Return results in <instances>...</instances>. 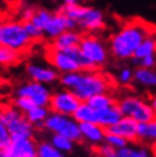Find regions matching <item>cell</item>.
<instances>
[{
  "label": "cell",
  "mask_w": 156,
  "mask_h": 157,
  "mask_svg": "<svg viewBox=\"0 0 156 157\" xmlns=\"http://www.w3.org/2000/svg\"><path fill=\"white\" fill-rule=\"evenodd\" d=\"M59 83L63 88L71 90L82 102H86L100 93L110 92L113 87L110 77L100 72L99 69L78 70L60 74Z\"/></svg>",
  "instance_id": "cell-1"
},
{
  "label": "cell",
  "mask_w": 156,
  "mask_h": 157,
  "mask_svg": "<svg viewBox=\"0 0 156 157\" xmlns=\"http://www.w3.org/2000/svg\"><path fill=\"white\" fill-rule=\"evenodd\" d=\"M152 35L149 28L142 21L127 22L109 38V51L113 58L120 61L133 59L135 52L138 46L147 36Z\"/></svg>",
  "instance_id": "cell-2"
},
{
  "label": "cell",
  "mask_w": 156,
  "mask_h": 157,
  "mask_svg": "<svg viewBox=\"0 0 156 157\" xmlns=\"http://www.w3.org/2000/svg\"><path fill=\"white\" fill-rule=\"evenodd\" d=\"M58 10L76 22L77 28L87 33L103 31L106 26L104 12L92 5H59Z\"/></svg>",
  "instance_id": "cell-3"
},
{
  "label": "cell",
  "mask_w": 156,
  "mask_h": 157,
  "mask_svg": "<svg viewBox=\"0 0 156 157\" xmlns=\"http://www.w3.org/2000/svg\"><path fill=\"white\" fill-rule=\"evenodd\" d=\"M46 58L50 65L60 74L78 72V70H91L78 48L69 50L50 49L46 54Z\"/></svg>",
  "instance_id": "cell-4"
},
{
  "label": "cell",
  "mask_w": 156,
  "mask_h": 157,
  "mask_svg": "<svg viewBox=\"0 0 156 157\" xmlns=\"http://www.w3.org/2000/svg\"><path fill=\"white\" fill-rule=\"evenodd\" d=\"M78 49L87 61L90 69L103 68L110 56L109 46L105 44L103 38L95 33H87L82 36Z\"/></svg>",
  "instance_id": "cell-5"
},
{
  "label": "cell",
  "mask_w": 156,
  "mask_h": 157,
  "mask_svg": "<svg viewBox=\"0 0 156 157\" xmlns=\"http://www.w3.org/2000/svg\"><path fill=\"white\" fill-rule=\"evenodd\" d=\"M0 119L6 125L12 140L33 138L35 127L31 124L26 115L14 105H4L0 109Z\"/></svg>",
  "instance_id": "cell-6"
},
{
  "label": "cell",
  "mask_w": 156,
  "mask_h": 157,
  "mask_svg": "<svg viewBox=\"0 0 156 157\" xmlns=\"http://www.w3.org/2000/svg\"><path fill=\"white\" fill-rule=\"evenodd\" d=\"M33 40L29 37L25 27V22L21 19H8L3 22L0 44L14 51L22 54L29 49Z\"/></svg>",
  "instance_id": "cell-7"
},
{
  "label": "cell",
  "mask_w": 156,
  "mask_h": 157,
  "mask_svg": "<svg viewBox=\"0 0 156 157\" xmlns=\"http://www.w3.org/2000/svg\"><path fill=\"white\" fill-rule=\"evenodd\" d=\"M123 116L135 119L137 123L149 121L156 116L155 110L150 101H147L137 95H126L116 101Z\"/></svg>",
  "instance_id": "cell-8"
},
{
  "label": "cell",
  "mask_w": 156,
  "mask_h": 157,
  "mask_svg": "<svg viewBox=\"0 0 156 157\" xmlns=\"http://www.w3.org/2000/svg\"><path fill=\"white\" fill-rule=\"evenodd\" d=\"M44 128L51 132L53 134H60L63 137H67L68 139L73 140L74 143L83 140L80 129V123L76 121L73 116L50 113L48 119L44 123Z\"/></svg>",
  "instance_id": "cell-9"
},
{
  "label": "cell",
  "mask_w": 156,
  "mask_h": 157,
  "mask_svg": "<svg viewBox=\"0 0 156 157\" xmlns=\"http://www.w3.org/2000/svg\"><path fill=\"white\" fill-rule=\"evenodd\" d=\"M82 101L78 98L71 90L61 88L51 93L49 109L51 113L73 116Z\"/></svg>",
  "instance_id": "cell-10"
},
{
  "label": "cell",
  "mask_w": 156,
  "mask_h": 157,
  "mask_svg": "<svg viewBox=\"0 0 156 157\" xmlns=\"http://www.w3.org/2000/svg\"><path fill=\"white\" fill-rule=\"evenodd\" d=\"M51 93L53 92L50 91L49 86L42 84V83H37L33 81H28L17 88L15 96L27 97L32 101L36 106H48L49 107Z\"/></svg>",
  "instance_id": "cell-11"
},
{
  "label": "cell",
  "mask_w": 156,
  "mask_h": 157,
  "mask_svg": "<svg viewBox=\"0 0 156 157\" xmlns=\"http://www.w3.org/2000/svg\"><path fill=\"white\" fill-rule=\"evenodd\" d=\"M68 29H78L76 22L68 18L65 14L57 10L53 13L51 18L44 27V37L51 41Z\"/></svg>",
  "instance_id": "cell-12"
},
{
  "label": "cell",
  "mask_w": 156,
  "mask_h": 157,
  "mask_svg": "<svg viewBox=\"0 0 156 157\" xmlns=\"http://www.w3.org/2000/svg\"><path fill=\"white\" fill-rule=\"evenodd\" d=\"M26 74L29 78V81L42 83L46 86L58 82L60 77V73L51 65H42L37 64V63H29L26 65Z\"/></svg>",
  "instance_id": "cell-13"
},
{
  "label": "cell",
  "mask_w": 156,
  "mask_h": 157,
  "mask_svg": "<svg viewBox=\"0 0 156 157\" xmlns=\"http://www.w3.org/2000/svg\"><path fill=\"white\" fill-rule=\"evenodd\" d=\"M107 133L120 136L128 142H138V123L128 116H122V119L106 129Z\"/></svg>",
  "instance_id": "cell-14"
},
{
  "label": "cell",
  "mask_w": 156,
  "mask_h": 157,
  "mask_svg": "<svg viewBox=\"0 0 156 157\" xmlns=\"http://www.w3.org/2000/svg\"><path fill=\"white\" fill-rule=\"evenodd\" d=\"M5 150L12 157H37V144L32 138L12 140Z\"/></svg>",
  "instance_id": "cell-15"
},
{
  "label": "cell",
  "mask_w": 156,
  "mask_h": 157,
  "mask_svg": "<svg viewBox=\"0 0 156 157\" xmlns=\"http://www.w3.org/2000/svg\"><path fill=\"white\" fill-rule=\"evenodd\" d=\"M82 33L78 29H68L61 35H59L57 38L51 40L50 49L55 50H69L80 46V42L82 40Z\"/></svg>",
  "instance_id": "cell-16"
},
{
  "label": "cell",
  "mask_w": 156,
  "mask_h": 157,
  "mask_svg": "<svg viewBox=\"0 0 156 157\" xmlns=\"http://www.w3.org/2000/svg\"><path fill=\"white\" fill-rule=\"evenodd\" d=\"M80 129L82 138L93 144L104 142L106 136V129L96 123H80Z\"/></svg>",
  "instance_id": "cell-17"
},
{
  "label": "cell",
  "mask_w": 156,
  "mask_h": 157,
  "mask_svg": "<svg viewBox=\"0 0 156 157\" xmlns=\"http://www.w3.org/2000/svg\"><path fill=\"white\" fill-rule=\"evenodd\" d=\"M122 113L118 105H111L103 110H96V124L104 127L105 129L110 128L111 125L116 124L122 119Z\"/></svg>",
  "instance_id": "cell-18"
},
{
  "label": "cell",
  "mask_w": 156,
  "mask_h": 157,
  "mask_svg": "<svg viewBox=\"0 0 156 157\" xmlns=\"http://www.w3.org/2000/svg\"><path fill=\"white\" fill-rule=\"evenodd\" d=\"M133 83L143 88H156V69L136 68Z\"/></svg>",
  "instance_id": "cell-19"
},
{
  "label": "cell",
  "mask_w": 156,
  "mask_h": 157,
  "mask_svg": "<svg viewBox=\"0 0 156 157\" xmlns=\"http://www.w3.org/2000/svg\"><path fill=\"white\" fill-rule=\"evenodd\" d=\"M50 113L51 111L48 106H33L25 115L27 117V120L32 124L35 128H44V123L48 119Z\"/></svg>",
  "instance_id": "cell-20"
},
{
  "label": "cell",
  "mask_w": 156,
  "mask_h": 157,
  "mask_svg": "<svg viewBox=\"0 0 156 157\" xmlns=\"http://www.w3.org/2000/svg\"><path fill=\"white\" fill-rule=\"evenodd\" d=\"M138 142H156V116L149 121L138 123Z\"/></svg>",
  "instance_id": "cell-21"
},
{
  "label": "cell",
  "mask_w": 156,
  "mask_h": 157,
  "mask_svg": "<svg viewBox=\"0 0 156 157\" xmlns=\"http://www.w3.org/2000/svg\"><path fill=\"white\" fill-rule=\"evenodd\" d=\"M73 117L78 123H96V110L92 109L87 102H81L73 114Z\"/></svg>",
  "instance_id": "cell-22"
},
{
  "label": "cell",
  "mask_w": 156,
  "mask_h": 157,
  "mask_svg": "<svg viewBox=\"0 0 156 157\" xmlns=\"http://www.w3.org/2000/svg\"><path fill=\"white\" fill-rule=\"evenodd\" d=\"M150 55H156V36L155 35L147 36L141 42V45L138 46V49L135 52L133 59L150 56Z\"/></svg>",
  "instance_id": "cell-23"
},
{
  "label": "cell",
  "mask_w": 156,
  "mask_h": 157,
  "mask_svg": "<svg viewBox=\"0 0 156 157\" xmlns=\"http://www.w3.org/2000/svg\"><path fill=\"white\" fill-rule=\"evenodd\" d=\"M86 102L95 110H103V109H106L111 105H115L116 100L110 92H107V93H100V95L93 96L90 100L86 101Z\"/></svg>",
  "instance_id": "cell-24"
},
{
  "label": "cell",
  "mask_w": 156,
  "mask_h": 157,
  "mask_svg": "<svg viewBox=\"0 0 156 157\" xmlns=\"http://www.w3.org/2000/svg\"><path fill=\"white\" fill-rule=\"evenodd\" d=\"M21 60V54L0 44V68L12 67Z\"/></svg>",
  "instance_id": "cell-25"
},
{
  "label": "cell",
  "mask_w": 156,
  "mask_h": 157,
  "mask_svg": "<svg viewBox=\"0 0 156 157\" xmlns=\"http://www.w3.org/2000/svg\"><path fill=\"white\" fill-rule=\"evenodd\" d=\"M54 12L49 10V9H46V8H36V12L33 14V17L31 18V21L28 22H32L33 25H36L38 28H41L42 29V32H44V27L46 26V23L49 22V19L51 18V15H53Z\"/></svg>",
  "instance_id": "cell-26"
},
{
  "label": "cell",
  "mask_w": 156,
  "mask_h": 157,
  "mask_svg": "<svg viewBox=\"0 0 156 157\" xmlns=\"http://www.w3.org/2000/svg\"><path fill=\"white\" fill-rule=\"evenodd\" d=\"M50 143L59 150L60 152H71L73 150V146H74V142L71 139H68L67 137H63L60 134H53L51 139H50Z\"/></svg>",
  "instance_id": "cell-27"
},
{
  "label": "cell",
  "mask_w": 156,
  "mask_h": 157,
  "mask_svg": "<svg viewBox=\"0 0 156 157\" xmlns=\"http://www.w3.org/2000/svg\"><path fill=\"white\" fill-rule=\"evenodd\" d=\"M115 82L120 86H129L135 82V69H132L131 67H123L118 70L115 77Z\"/></svg>",
  "instance_id": "cell-28"
},
{
  "label": "cell",
  "mask_w": 156,
  "mask_h": 157,
  "mask_svg": "<svg viewBox=\"0 0 156 157\" xmlns=\"http://www.w3.org/2000/svg\"><path fill=\"white\" fill-rule=\"evenodd\" d=\"M37 157H65L63 152L57 150L50 142H41L37 144Z\"/></svg>",
  "instance_id": "cell-29"
},
{
  "label": "cell",
  "mask_w": 156,
  "mask_h": 157,
  "mask_svg": "<svg viewBox=\"0 0 156 157\" xmlns=\"http://www.w3.org/2000/svg\"><path fill=\"white\" fill-rule=\"evenodd\" d=\"M111 157H150V156H149V152H147L145 148L136 150V148H132V147L127 146V147L115 150V152Z\"/></svg>",
  "instance_id": "cell-30"
},
{
  "label": "cell",
  "mask_w": 156,
  "mask_h": 157,
  "mask_svg": "<svg viewBox=\"0 0 156 157\" xmlns=\"http://www.w3.org/2000/svg\"><path fill=\"white\" fill-rule=\"evenodd\" d=\"M104 142L109 146H111L114 148H123V147H127L128 144V140L127 139H124L123 137L120 136H116V134H111V133H107L106 132V136H105V139H104Z\"/></svg>",
  "instance_id": "cell-31"
},
{
  "label": "cell",
  "mask_w": 156,
  "mask_h": 157,
  "mask_svg": "<svg viewBox=\"0 0 156 157\" xmlns=\"http://www.w3.org/2000/svg\"><path fill=\"white\" fill-rule=\"evenodd\" d=\"M13 105L17 107L19 111H22L23 114H26V113L29 111V110L32 109L33 106H36L29 98L22 97V96H15V98H14V101H13Z\"/></svg>",
  "instance_id": "cell-32"
},
{
  "label": "cell",
  "mask_w": 156,
  "mask_h": 157,
  "mask_svg": "<svg viewBox=\"0 0 156 157\" xmlns=\"http://www.w3.org/2000/svg\"><path fill=\"white\" fill-rule=\"evenodd\" d=\"M133 63L137 65V68H149L155 69L156 67V55H150V56L139 58V59H132Z\"/></svg>",
  "instance_id": "cell-33"
},
{
  "label": "cell",
  "mask_w": 156,
  "mask_h": 157,
  "mask_svg": "<svg viewBox=\"0 0 156 157\" xmlns=\"http://www.w3.org/2000/svg\"><path fill=\"white\" fill-rule=\"evenodd\" d=\"M10 143H12V137L9 134V130H8L4 121L0 119V146H2V148L4 150V148H6Z\"/></svg>",
  "instance_id": "cell-34"
},
{
  "label": "cell",
  "mask_w": 156,
  "mask_h": 157,
  "mask_svg": "<svg viewBox=\"0 0 156 157\" xmlns=\"http://www.w3.org/2000/svg\"><path fill=\"white\" fill-rule=\"evenodd\" d=\"M25 27L27 29V32L29 35V37L32 38L33 41H37V40H41L44 37V32L41 28H38L36 25H33L32 22H25Z\"/></svg>",
  "instance_id": "cell-35"
},
{
  "label": "cell",
  "mask_w": 156,
  "mask_h": 157,
  "mask_svg": "<svg viewBox=\"0 0 156 157\" xmlns=\"http://www.w3.org/2000/svg\"><path fill=\"white\" fill-rule=\"evenodd\" d=\"M36 8L37 6H33V5H26V6H23L22 9H21V13H19V19L22 22L31 21V18L33 17V14L36 12Z\"/></svg>",
  "instance_id": "cell-36"
},
{
  "label": "cell",
  "mask_w": 156,
  "mask_h": 157,
  "mask_svg": "<svg viewBox=\"0 0 156 157\" xmlns=\"http://www.w3.org/2000/svg\"><path fill=\"white\" fill-rule=\"evenodd\" d=\"M53 3H59L60 5H76L81 4V0H50Z\"/></svg>",
  "instance_id": "cell-37"
},
{
  "label": "cell",
  "mask_w": 156,
  "mask_h": 157,
  "mask_svg": "<svg viewBox=\"0 0 156 157\" xmlns=\"http://www.w3.org/2000/svg\"><path fill=\"white\" fill-rule=\"evenodd\" d=\"M150 102H151V105H152V107H154V110H155V114H156V93L151 97Z\"/></svg>",
  "instance_id": "cell-38"
},
{
  "label": "cell",
  "mask_w": 156,
  "mask_h": 157,
  "mask_svg": "<svg viewBox=\"0 0 156 157\" xmlns=\"http://www.w3.org/2000/svg\"><path fill=\"white\" fill-rule=\"evenodd\" d=\"M0 157H12V156H10V155H9V152H8V151L5 150V148H4V150L0 151Z\"/></svg>",
  "instance_id": "cell-39"
},
{
  "label": "cell",
  "mask_w": 156,
  "mask_h": 157,
  "mask_svg": "<svg viewBox=\"0 0 156 157\" xmlns=\"http://www.w3.org/2000/svg\"><path fill=\"white\" fill-rule=\"evenodd\" d=\"M151 148H152V150H151V151H152L154 156L156 157V142H155V143H152V147H151Z\"/></svg>",
  "instance_id": "cell-40"
},
{
  "label": "cell",
  "mask_w": 156,
  "mask_h": 157,
  "mask_svg": "<svg viewBox=\"0 0 156 157\" xmlns=\"http://www.w3.org/2000/svg\"><path fill=\"white\" fill-rule=\"evenodd\" d=\"M2 28H3V21L0 19V38H2Z\"/></svg>",
  "instance_id": "cell-41"
},
{
  "label": "cell",
  "mask_w": 156,
  "mask_h": 157,
  "mask_svg": "<svg viewBox=\"0 0 156 157\" xmlns=\"http://www.w3.org/2000/svg\"><path fill=\"white\" fill-rule=\"evenodd\" d=\"M2 150H3V148H2V146H0V151H2Z\"/></svg>",
  "instance_id": "cell-42"
}]
</instances>
